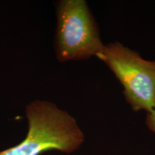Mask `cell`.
Instances as JSON below:
<instances>
[{
  "label": "cell",
  "mask_w": 155,
  "mask_h": 155,
  "mask_svg": "<svg viewBox=\"0 0 155 155\" xmlns=\"http://www.w3.org/2000/svg\"><path fill=\"white\" fill-rule=\"evenodd\" d=\"M28 123L26 137L0 155H40L50 150L74 152L84 142L76 120L53 102L35 100L25 108Z\"/></svg>",
  "instance_id": "cell-1"
},
{
  "label": "cell",
  "mask_w": 155,
  "mask_h": 155,
  "mask_svg": "<svg viewBox=\"0 0 155 155\" xmlns=\"http://www.w3.org/2000/svg\"><path fill=\"white\" fill-rule=\"evenodd\" d=\"M55 51L60 63L98 58L105 45L96 19L85 0L56 2Z\"/></svg>",
  "instance_id": "cell-2"
},
{
  "label": "cell",
  "mask_w": 155,
  "mask_h": 155,
  "mask_svg": "<svg viewBox=\"0 0 155 155\" xmlns=\"http://www.w3.org/2000/svg\"><path fill=\"white\" fill-rule=\"evenodd\" d=\"M98 58L122 85L126 101L134 111L155 110V61L144 59L119 42L105 45Z\"/></svg>",
  "instance_id": "cell-3"
},
{
  "label": "cell",
  "mask_w": 155,
  "mask_h": 155,
  "mask_svg": "<svg viewBox=\"0 0 155 155\" xmlns=\"http://www.w3.org/2000/svg\"><path fill=\"white\" fill-rule=\"evenodd\" d=\"M146 124L150 131L155 134V110L147 113L146 117Z\"/></svg>",
  "instance_id": "cell-4"
}]
</instances>
